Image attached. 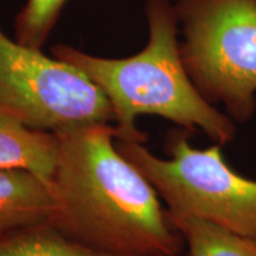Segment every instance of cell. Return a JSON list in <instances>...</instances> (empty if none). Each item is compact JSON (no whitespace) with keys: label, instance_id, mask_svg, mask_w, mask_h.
Masks as SVG:
<instances>
[{"label":"cell","instance_id":"11","mask_svg":"<svg viewBox=\"0 0 256 256\" xmlns=\"http://www.w3.org/2000/svg\"><path fill=\"white\" fill-rule=\"evenodd\" d=\"M248 243H249V246H250V248L252 249V252L256 254V241H254V240H248Z\"/></svg>","mask_w":256,"mask_h":256},{"label":"cell","instance_id":"4","mask_svg":"<svg viewBox=\"0 0 256 256\" xmlns=\"http://www.w3.org/2000/svg\"><path fill=\"white\" fill-rule=\"evenodd\" d=\"M180 54L192 82L234 121L256 110V0H179Z\"/></svg>","mask_w":256,"mask_h":256},{"label":"cell","instance_id":"1","mask_svg":"<svg viewBox=\"0 0 256 256\" xmlns=\"http://www.w3.org/2000/svg\"><path fill=\"white\" fill-rule=\"evenodd\" d=\"M50 224L98 250L128 256H179L184 238L147 178L118 150L116 130L96 124L56 132Z\"/></svg>","mask_w":256,"mask_h":256},{"label":"cell","instance_id":"2","mask_svg":"<svg viewBox=\"0 0 256 256\" xmlns=\"http://www.w3.org/2000/svg\"><path fill=\"white\" fill-rule=\"evenodd\" d=\"M148 42L126 58H106L58 44L54 57L72 64L95 83L113 110L116 139L145 144L136 127L142 115H154L188 130H200L217 145L235 138L236 124L200 94L188 76L178 40V18L168 0H146Z\"/></svg>","mask_w":256,"mask_h":256},{"label":"cell","instance_id":"7","mask_svg":"<svg viewBox=\"0 0 256 256\" xmlns=\"http://www.w3.org/2000/svg\"><path fill=\"white\" fill-rule=\"evenodd\" d=\"M58 162L56 132L32 128L0 110V168L23 170L52 184Z\"/></svg>","mask_w":256,"mask_h":256},{"label":"cell","instance_id":"10","mask_svg":"<svg viewBox=\"0 0 256 256\" xmlns=\"http://www.w3.org/2000/svg\"><path fill=\"white\" fill-rule=\"evenodd\" d=\"M68 0H26L16 16L14 40L22 46L40 50L58 20Z\"/></svg>","mask_w":256,"mask_h":256},{"label":"cell","instance_id":"9","mask_svg":"<svg viewBox=\"0 0 256 256\" xmlns=\"http://www.w3.org/2000/svg\"><path fill=\"white\" fill-rule=\"evenodd\" d=\"M174 226L183 236L190 256H256L248 240L206 220L168 214Z\"/></svg>","mask_w":256,"mask_h":256},{"label":"cell","instance_id":"12","mask_svg":"<svg viewBox=\"0 0 256 256\" xmlns=\"http://www.w3.org/2000/svg\"><path fill=\"white\" fill-rule=\"evenodd\" d=\"M188 256H190V255H188Z\"/></svg>","mask_w":256,"mask_h":256},{"label":"cell","instance_id":"3","mask_svg":"<svg viewBox=\"0 0 256 256\" xmlns=\"http://www.w3.org/2000/svg\"><path fill=\"white\" fill-rule=\"evenodd\" d=\"M118 150L147 178L171 215L214 223L256 241V180L230 168L220 145L194 148L185 132L168 136V159L144 142L115 139Z\"/></svg>","mask_w":256,"mask_h":256},{"label":"cell","instance_id":"6","mask_svg":"<svg viewBox=\"0 0 256 256\" xmlns=\"http://www.w3.org/2000/svg\"><path fill=\"white\" fill-rule=\"evenodd\" d=\"M57 206L49 182L23 170L0 168V236L50 223Z\"/></svg>","mask_w":256,"mask_h":256},{"label":"cell","instance_id":"5","mask_svg":"<svg viewBox=\"0 0 256 256\" xmlns=\"http://www.w3.org/2000/svg\"><path fill=\"white\" fill-rule=\"evenodd\" d=\"M0 110L50 132L114 120L110 101L81 70L22 46L2 28Z\"/></svg>","mask_w":256,"mask_h":256},{"label":"cell","instance_id":"8","mask_svg":"<svg viewBox=\"0 0 256 256\" xmlns=\"http://www.w3.org/2000/svg\"><path fill=\"white\" fill-rule=\"evenodd\" d=\"M0 256H128L98 250L68 238L50 223L0 236Z\"/></svg>","mask_w":256,"mask_h":256}]
</instances>
